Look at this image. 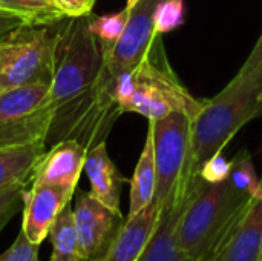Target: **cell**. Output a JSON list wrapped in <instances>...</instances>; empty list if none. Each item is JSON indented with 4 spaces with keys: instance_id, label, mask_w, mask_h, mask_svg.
Wrapping results in <instances>:
<instances>
[{
    "instance_id": "31",
    "label": "cell",
    "mask_w": 262,
    "mask_h": 261,
    "mask_svg": "<svg viewBox=\"0 0 262 261\" xmlns=\"http://www.w3.org/2000/svg\"><path fill=\"white\" fill-rule=\"evenodd\" d=\"M0 8H2V6H0ZM3 9H5V8H3Z\"/></svg>"
},
{
    "instance_id": "7",
    "label": "cell",
    "mask_w": 262,
    "mask_h": 261,
    "mask_svg": "<svg viewBox=\"0 0 262 261\" xmlns=\"http://www.w3.org/2000/svg\"><path fill=\"white\" fill-rule=\"evenodd\" d=\"M155 125L157 189L154 203L163 208L173 195H183L193 185L186 183L192 120L181 112H172Z\"/></svg>"
},
{
    "instance_id": "14",
    "label": "cell",
    "mask_w": 262,
    "mask_h": 261,
    "mask_svg": "<svg viewBox=\"0 0 262 261\" xmlns=\"http://www.w3.org/2000/svg\"><path fill=\"white\" fill-rule=\"evenodd\" d=\"M161 208L154 202L123 223L115 242L101 261H137L155 231Z\"/></svg>"
},
{
    "instance_id": "29",
    "label": "cell",
    "mask_w": 262,
    "mask_h": 261,
    "mask_svg": "<svg viewBox=\"0 0 262 261\" xmlns=\"http://www.w3.org/2000/svg\"><path fill=\"white\" fill-rule=\"evenodd\" d=\"M140 0H127V3H126V8H129V9H132L137 3H138Z\"/></svg>"
},
{
    "instance_id": "21",
    "label": "cell",
    "mask_w": 262,
    "mask_h": 261,
    "mask_svg": "<svg viewBox=\"0 0 262 261\" xmlns=\"http://www.w3.org/2000/svg\"><path fill=\"white\" fill-rule=\"evenodd\" d=\"M229 178L239 191L249 194L252 198L262 197V182L256 175V171L247 151H241L235 157V160L232 162V171Z\"/></svg>"
},
{
    "instance_id": "12",
    "label": "cell",
    "mask_w": 262,
    "mask_h": 261,
    "mask_svg": "<svg viewBox=\"0 0 262 261\" xmlns=\"http://www.w3.org/2000/svg\"><path fill=\"white\" fill-rule=\"evenodd\" d=\"M213 258L215 261L262 260V197L252 198Z\"/></svg>"
},
{
    "instance_id": "10",
    "label": "cell",
    "mask_w": 262,
    "mask_h": 261,
    "mask_svg": "<svg viewBox=\"0 0 262 261\" xmlns=\"http://www.w3.org/2000/svg\"><path fill=\"white\" fill-rule=\"evenodd\" d=\"M72 195L66 191L43 185L32 183L23 195V220L21 231L35 245H41L49 235V231L63 208L71 203Z\"/></svg>"
},
{
    "instance_id": "32",
    "label": "cell",
    "mask_w": 262,
    "mask_h": 261,
    "mask_svg": "<svg viewBox=\"0 0 262 261\" xmlns=\"http://www.w3.org/2000/svg\"><path fill=\"white\" fill-rule=\"evenodd\" d=\"M261 182H262V180H261Z\"/></svg>"
},
{
    "instance_id": "26",
    "label": "cell",
    "mask_w": 262,
    "mask_h": 261,
    "mask_svg": "<svg viewBox=\"0 0 262 261\" xmlns=\"http://www.w3.org/2000/svg\"><path fill=\"white\" fill-rule=\"evenodd\" d=\"M68 15V18L91 15L95 0H54Z\"/></svg>"
},
{
    "instance_id": "2",
    "label": "cell",
    "mask_w": 262,
    "mask_h": 261,
    "mask_svg": "<svg viewBox=\"0 0 262 261\" xmlns=\"http://www.w3.org/2000/svg\"><path fill=\"white\" fill-rule=\"evenodd\" d=\"M258 117H262V63L247 71L239 69L218 95L206 100L192 122L186 183L190 186L204 162L223 152L235 134Z\"/></svg>"
},
{
    "instance_id": "9",
    "label": "cell",
    "mask_w": 262,
    "mask_h": 261,
    "mask_svg": "<svg viewBox=\"0 0 262 261\" xmlns=\"http://www.w3.org/2000/svg\"><path fill=\"white\" fill-rule=\"evenodd\" d=\"M160 0H140L129 14L121 37L109 49H103L104 65L117 78L124 71L135 69L158 35L154 26V11Z\"/></svg>"
},
{
    "instance_id": "27",
    "label": "cell",
    "mask_w": 262,
    "mask_h": 261,
    "mask_svg": "<svg viewBox=\"0 0 262 261\" xmlns=\"http://www.w3.org/2000/svg\"><path fill=\"white\" fill-rule=\"evenodd\" d=\"M21 25H26V22L20 15H17L12 11L0 8V37L6 35L8 32L17 29Z\"/></svg>"
},
{
    "instance_id": "5",
    "label": "cell",
    "mask_w": 262,
    "mask_h": 261,
    "mask_svg": "<svg viewBox=\"0 0 262 261\" xmlns=\"http://www.w3.org/2000/svg\"><path fill=\"white\" fill-rule=\"evenodd\" d=\"M55 34L46 26L21 25L0 37V94L51 82Z\"/></svg>"
},
{
    "instance_id": "13",
    "label": "cell",
    "mask_w": 262,
    "mask_h": 261,
    "mask_svg": "<svg viewBox=\"0 0 262 261\" xmlns=\"http://www.w3.org/2000/svg\"><path fill=\"white\" fill-rule=\"evenodd\" d=\"M189 194L190 191L186 195H173L161 208L155 231L137 261H192L181 251L177 242L178 220L187 203Z\"/></svg>"
},
{
    "instance_id": "16",
    "label": "cell",
    "mask_w": 262,
    "mask_h": 261,
    "mask_svg": "<svg viewBox=\"0 0 262 261\" xmlns=\"http://www.w3.org/2000/svg\"><path fill=\"white\" fill-rule=\"evenodd\" d=\"M155 125L149 120L147 135L140 154L138 163L130 180V202L127 217H134L147 208L155 195L157 189V165H155Z\"/></svg>"
},
{
    "instance_id": "25",
    "label": "cell",
    "mask_w": 262,
    "mask_h": 261,
    "mask_svg": "<svg viewBox=\"0 0 262 261\" xmlns=\"http://www.w3.org/2000/svg\"><path fill=\"white\" fill-rule=\"evenodd\" d=\"M38 248L40 245L29 242V238L20 229L12 246L0 255V261H38Z\"/></svg>"
},
{
    "instance_id": "23",
    "label": "cell",
    "mask_w": 262,
    "mask_h": 261,
    "mask_svg": "<svg viewBox=\"0 0 262 261\" xmlns=\"http://www.w3.org/2000/svg\"><path fill=\"white\" fill-rule=\"evenodd\" d=\"M29 182H18L0 189V232L12 217L23 209V195Z\"/></svg>"
},
{
    "instance_id": "28",
    "label": "cell",
    "mask_w": 262,
    "mask_h": 261,
    "mask_svg": "<svg viewBox=\"0 0 262 261\" xmlns=\"http://www.w3.org/2000/svg\"><path fill=\"white\" fill-rule=\"evenodd\" d=\"M261 63H262V34H261V37L258 38V42H256V45H255L253 51H252V52H250V55L247 57L246 63L241 66V71L252 69V68H255V66L261 65Z\"/></svg>"
},
{
    "instance_id": "20",
    "label": "cell",
    "mask_w": 262,
    "mask_h": 261,
    "mask_svg": "<svg viewBox=\"0 0 262 261\" xmlns=\"http://www.w3.org/2000/svg\"><path fill=\"white\" fill-rule=\"evenodd\" d=\"M129 14H130V9L124 8L118 12L100 15V17L89 20V29L98 38L103 49H109L121 37L126 28V23L129 20Z\"/></svg>"
},
{
    "instance_id": "30",
    "label": "cell",
    "mask_w": 262,
    "mask_h": 261,
    "mask_svg": "<svg viewBox=\"0 0 262 261\" xmlns=\"http://www.w3.org/2000/svg\"><path fill=\"white\" fill-rule=\"evenodd\" d=\"M207 261H215V258H213V257H212V258H210V260H207Z\"/></svg>"
},
{
    "instance_id": "4",
    "label": "cell",
    "mask_w": 262,
    "mask_h": 261,
    "mask_svg": "<svg viewBox=\"0 0 262 261\" xmlns=\"http://www.w3.org/2000/svg\"><path fill=\"white\" fill-rule=\"evenodd\" d=\"M206 106L195 98L169 65L160 34L141 63L134 69V92L123 112H137L147 120H160L172 112L186 114L192 122Z\"/></svg>"
},
{
    "instance_id": "1",
    "label": "cell",
    "mask_w": 262,
    "mask_h": 261,
    "mask_svg": "<svg viewBox=\"0 0 262 261\" xmlns=\"http://www.w3.org/2000/svg\"><path fill=\"white\" fill-rule=\"evenodd\" d=\"M91 15L74 17L55 32L49 102L54 109L46 145L75 140L88 151L106 142L123 114L115 98V78L104 65Z\"/></svg>"
},
{
    "instance_id": "19",
    "label": "cell",
    "mask_w": 262,
    "mask_h": 261,
    "mask_svg": "<svg viewBox=\"0 0 262 261\" xmlns=\"http://www.w3.org/2000/svg\"><path fill=\"white\" fill-rule=\"evenodd\" d=\"M0 6L15 12L32 26H48L68 18L54 0H0Z\"/></svg>"
},
{
    "instance_id": "6",
    "label": "cell",
    "mask_w": 262,
    "mask_h": 261,
    "mask_svg": "<svg viewBox=\"0 0 262 261\" xmlns=\"http://www.w3.org/2000/svg\"><path fill=\"white\" fill-rule=\"evenodd\" d=\"M49 85L37 82L0 94L2 149L46 143L54 118Z\"/></svg>"
},
{
    "instance_id": "22",
    "label": "cell",
    "mask_w": 262,
    "mask_h": 261,
    "mask_svg": "<svg viewBox=\"0 0 262 261\" xmlns=\"http://www.w3.org/2000/svg\"><path fill=\"white\" fill-rule=\"evenodd\" d=\"M184 23V0H160L154 11L157 34H166Z\"/></svg>"
},
{
    "instance_id": "11",
    "label": "cell",
    "mask_w": 262,
    "mask_h": 261,
    "mask_svg": "<svg viewBox=\"0 0 262 261\" xmlns=\"http://www.w3.org/2000/svg\"><path fill=\"white\" fill-rule=\"evenodd\" d=\"M88 149L75 140H63L51 146L34 171L32 183L57 186L74 197Z\"/></svg>"
},
{
    "instance_id": "18",
    "label": "cell",
    "mask_w": 262,
    "mask_h": 261,
    "mask_svg": "<svg viewBox=\"0 0 262 261\" xmlns=\"http://www.w3.org/2000/svg\"><path fill=\"white\" fill-rule=\"evenodd\" d=\"M49 237L52 242V255L49 261H86L80 249L74 208L71 203L58 214L49 231Z\"/></svg>"
},
{
    "instance_id": "15",
    "label": "cell",
    "mask_w": 262,
    "mask_h": 261,
    "mask_svg": "<svg viewBox=\"0 0 262 261\" xmlns=\"http://www.w3.org/2000/svg\"><path fill=\"white\" fill-rule=\"evenodd\" d=\"M84 171L91 182V194L114 212L121 214L120 191L124 178L111 160L106 149V142L88 151Z\"/></svg>"
},
{
    "instance_id": "33",
    "label": "cell",
    "mask_w": 262,
    "mask_h": 261,
    "mask_svg": "<svg viewBox=\"0 0 262 261\" xmlns=\"http://www.w3.org/2000/svg\"><path fill=\"white\" fill-rule=\"evenodd\" d=\"M261 261H262V260H261Z\"/></svg>"
},
{
    "instance_id": "8",
    "label": "cell",
    "mask_w": 262,
    "mask_h": 261,
    "mask_svg": "<svg viewBox=\"0 0 262 261\" xmlns=\"http://www.w3.org/2000/svg\"><path fill=\"white\" fill-rule=\"evenodd\" d=\"M80 249L86 261H101L109 252L121 226L123 214L114 212L91 192H80L74 205Z\"/></svg>"
},
{
    "instance_id": "24",
    "label": "cell",
    "mask_w": 262,
    "mask_h": 261,
    "mask_svg": "<svg viewBox=\"0 0 262 261\" xmlns=\"http://www.w3.org/2000/svg\"><path fill=\"white\" fill-rule=\"evenodd\" d=\"M230 171L232 162H229L223 152H218L204 162L200 169V177L207 183H221L230 177Z\"/></svg>"
},
{
    "instance_id": "17",
    "label": "cell",
    "mask_w": 262,
    "mask_h": 261,
    "mask_svg": "<svg viewBox=\"0 0 262 261\" xmlns=\"http://www.w3.org/2000/svg\"><path fill=\"white\" fill-rule=\"evenodd\" d=\"M46 143L23 148H0V189L18 182H31L35 168L46 154Z\"/></svg>"
},
{
    "instance_id": "3",
    "label": "cell",
    "mask_w": 262,
    "mask_h": 261,
    "mask_svg": "<svg viewBox=\"0 0 262 261\" xmlns=\"http://www.w3.org/2000/svg\"><path fill=\"white\" fill-rule=\"evenodd\" d=\"M252 197L230 178L207 183L193 182L177 226V242L192 261L210 260L250 205Z\"/></svg>"
}]
</instances>
